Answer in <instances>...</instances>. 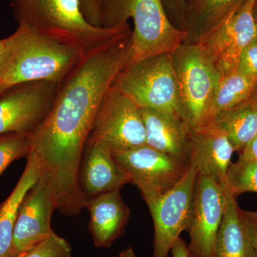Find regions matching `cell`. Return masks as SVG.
<instances>
[{"instance_id": "cell-5", "label": "cell", "mask_w": 257, "mask_h": 257, "mask_svg": "<svg viewBox=\"0 0 257 257\" xmlns=\"http://www.w3.org/2000/svg\"><path fill=\"white\" fill-rule=\"evenodd\" d=\"M114 86L140 108L165 111L183 119L172 53L128 64Z\"/></svg>"}, {"instance_id": "cell-3", "label": "cell", "mask_w": 257, "mask_h": 257, "mask_svg": "<svg viewBox=\"0 0 257 257\" xmlns=\"http://www.w3.org/2000/svg\"><path fill=\"white\" fill-rule=\"evenodd\" d=\"M130 18L134 23L130 64L173 53L189 37L187 30L172 23L162 0H103L101 28H113Z\"/></svg>"}, {"instance_id": "cell-18", "label": "cell", "mask_w": 257, "mask_h": 257, "mask_svg": "<svg viewBox=\"0 0 257 257\" xmlns=\"http://www.w3.org/2000/svg\"><path fill=\"white\" fill-rule=\"evenodd\" d=\"M40 177L37 160L29 154L23 175L8 199L0 204V257H16L13 248V234L19 207L23 198Z\"/></svg>"}, {"instance_id": "cell-1", "label": "cell", "mask_w": 257, "mask_h": 257, "mask_svg": "<svg viewBox=\"0 0 257 257\" xmlns=\"http://www.w3.org/2000/svg\"><path fill=\"white\" fill-rule=\"evenodd\" d=\"M132 32L85 54L60 83L50 114L30 137L29 154L64 215H77L86 207L79 182L81 161L99 104L131 63Z\"/></svg>"}, {"instance_id": "cell-16", "label": "cell", "mask_w": 257, "mask_h": 257, "mask_svg": "<svg viewBox=\"0 0 257 257\" xmlns=\"http://www.w3.org/2000/svg\"><path fill=\"white\" fill-rule=\"evenodd\" d=\"M234 152L229 139L210 125L192 128L191 162L198 174L226 187V175Z\"/></svg>"}, {"instance_id": "cell-36", "label": "cell", "mask_w": 257, "mask_h": 257, "mask_svg": "<svg viewBox=\"0 0 257 257\" xmlns=\"http://www.w3.org/2000/svg\"><path fill=\"white\" fill-rule=\"evenodd\" d=\"M189 257H195V256H193V255L191 254V253H189Z\"/></svg>"}, {"instance_id": "cell-2", "label": "cell", "mask_w": 257, "mask_h": 257, "mask_svg": "<svg viewBox=\"0 0 257 257\" xmlns=\"http://www.w3.org/2000/svg\"><path fill=\"white\" fill-rule=\"evenodd\" d=\"M8 40L0 68V92L23 83H60L87 53L78 45L23 25Z\"/></svg>"}, {"instance_id": "cell-14", "label": "cell", "mask_w": 257, "mask_h": 257, "mask_svg": "<svg viewBox=\"0 0 257 257\" xmlns=\"http://www.w3.org/2000/svg\"><path fill=\"white\" fill-rule=\"evenodd\" d=\"M79 182L88 199L120 190L131 180L114 160L110 147L101 142L87 140L81 161Z\"/></svg>"}, {"instance_id": "cell-15", "label": "cell", "mask_w": 257, "mask_h": 257, "mask_svg": "<svg viewBox=\"0 0 257 257\" xmlns=\"http://www.w3.org/2000/svg\"><path fill=\"white\" fill-rule=\"evenodd\" d=\"M146 132V144L157 151L189 165L192 128L185 120L165 111L140 108Z\"/></svg>"}, {"instance_id": "cell-12", "label": "cell", "mask_w": 257, "mask_h": 257, "mask_svg": "<svg viewBox=\"0 0 257 257\" xmlns=\"http://www.w3.org/2000/svg\"><path fill=\"white\" fill-rule=\"evenodd\" d=\"M226 206V187L198 174L188 229L189 252L195 257H213Z\"/></svg>"}, {"instance_id": "cell-29", "label": "cell", "mask_w": 257, "mask_h": 257, "mask_svg": "<svg viewBox=\"0 0 257 257\" xmlns=\"http://www.w3.org/2000/svg\"><path fill=\"white\" fill-rule=\"evenodd\" d=\"M171 251L172 257H189L188 246L186 244V241L181 237L176 241Z\"/></svg>"}, {"instance_id": "cell-23", "label": "cell", "mask_w": 257, "mask_h": 257, "mask_svg": "<svg viewBox=\"0 0 257 257\" xmlns=\"http://www.w3.org/2000/svg\"><path fill=\"white\" fill-rule=\"evenodd\" d=\"M226 185L236 197L245 192L257 193V161L239 157L236 162H231Z\"/></svg>"}, {"instance_id": "cell-21", "label": "cell", "mask_w": 257, "mask_h": 257, "mask_svg": "<svg viewBox=\"0 0 257 257\" xmlns=\"http://www.w3.org/2000/svg\"><path fill=\"white\" fill-rule=\"evenodd\" d=\"M256 85L257 77L246 75L237 69L221 74L203 126L209 124L221 111L248 100Z\"/></svg>"}, {"instance_id": "cell-7", "label": "cell", "mask_w": 257, "mask_h": 257, "mask_svg": "<svg viewBox=\"0 0 257 257\" xmlns=\"http://www.w3.org/2000/svg\"><path fill=\"white\" fill-rule=\"evenodd\" d=\"M114 160L141 192L148 208L178 183L189 165L144 145L112 152Z\"/></svg>"}, {"instance_id": "cell-28", "label": "cell", "mask_w": 257, "mask_h": 257, "mask_svg": "<svg viewBox=\"0 0 257 257\" xmlns=\"http://www.w3.org/2000/svg\"><path fill=\"white\" fill-rule=\"evenodd\" d=\"M239 216L252 246L253 255L257 257V211H245L239 208Z\"/></svg>"}, {"instance_id": "cell-33", "label": "cell", "mask_w": 257, "mask_h": 257, "mask_svg": "<svg viewBox=\"0 0 257 257\" xmlns=\"http://www.w3.org/2000/svg\"><path fill=\"white\" fill-rule=\"evenodd\" d=\"M119 257H137L132 247H128L120 253Z\"/></svg>"}, {"instance_id": "cell-25", "label": "cell", "mask_w": 257, "mask_h": 257, "mask_svg": "<svg viewBox=\"0 0 257 257\" xmlns=\"http://www.w3.org/2000/svg\"><path fill=\"white\" fill-rule=\"evenodd\" d=\"M23 257H72V248L67 240L53 231L49 237L39 243Z\"/></svg>"}, {"instance_id": "cell-32", "label": "cell", "mask_w": 257, "mask_h": 257, "mask_svg": "<svg viewBox=\"0 0 257 257\" xmlns=\"http://www.w3.org/2000/svg\"><path fill=\"white\" fill-rule=\"evenodd\" d=\"M8 45V37L0 40V68H1L2 64H3V60H4L5 56L6 55Z\"/></svg>"}, {"instance_id": "cell-22", "label": "cell", "mask_w": 257, "mask_h": 257, "mask_svg": "<svg viewBox=\"0 0 257 257\" xmlns=\"http://www.w3.org/2000/svg\"><path fill=\"white\" fill-rule=\"evenodd\" d=\"M244 0H191L186 5L184 24L197 37L229 18Z\"/></svg>"}, {"instance_id": "cell-11", "label": "cell", "mask_w": 257, "mask_h": 257, "mask_svg": "<svg viewBox=\"0 0 257 257\" xmlns=\"http://www.w3.org/2000/svg\"><path fill=\"white\" fill-rule=\"evenodd\" d=\"M257 0H244L236 11L220 25L198 37L221 74L237 69L243 50L257 37L253 9Z\"/></svg>"}, {"instance_id": "cell-19", "label": "cell", "mask_w": 257, "mask_h": 257, "mask_svg": "<svg viewBox=\"0 0 257 257\" xmlns=\"http://www.w3.org/2000/svg\"><path fill=\"white\" fill-rule=\"evenodd\" d=\"M236 197L226 187V206L213 257H254Z\"/></svg>"}, {"instance_id": "cell-34", "label": "cell", "mask_w": 257, "mask_h": 257, "mask_svg": "<svg viewBox=\"0 0 257 257\" xmlns=\"http://www.w3.org/2000/svg\"><path fill=\"white\" fill-rule=\"evenodd\" d=\"M250 99H251V101L255 104V106L257 107V85L256 87H255L254 91H253L252 95L250 97Z\"/></svg>"}, {"instance_id": "cell-24", "label": "cell", "mask_w": 257, "mask_h": 257, "mask_svg": "<svg viewBox=\"0 0 257 257\" xmlns=\"http://www.w3.org/2000/svg\"><path fill=\"white\" fill-rule=\"evenodd\" d=\"M30 137L20 134L0 135V175L15 160L28 156Z\"/></svg>"}, {"instance_id": "cell-30", "label": "cell", "mask_w": 257, "mask_h": 257, "mask_svg": "<svg viewBox=\"0 0 257 257\" xmlns=\"http://www.w3.org/2000/svg\"><path fill=\"white\" fill-rule=\"evenodd\" d=\"M239 157L245 160L257 161V135L256 138L248 144L242 152L239 154Z\"/></svg>"}, {"instance_id": "cell-13", "label": "cell", "mask_w": 257, "mask_h": 257, "mask_svg": "<svg viewBox=\"0 0 257 257\" xmlns=\"http://www.w3.org/2000/svg\"><path fill=\"white\" fill-rule=\"evenodd\" d=\"M57 209L55 196L41 178L30 188L19 207L13 234L16 257H23L53 231L51 220Z\"/></svg>"}, {"instance_id": "cell-9", "label": "cell", "mask_w": 257, "mask_h": 257, "mask_svg": "<svg viewBox=\"0 0 257 257\" xmlns=\"http://www.w3.org/2000/svg\"><path fill=\"white\" fill-rule=\"evenodd\" d=\"M88 140L106 144L112 152L146 145L140 108L113 85L99 104Z\"/></svg>"}, {"instance_id": "cell-10", "label": "cell", "mask_w": 257, "mask_h": 257, "mask_svg": "<svg viewBox=\"0 0 257 257\" xmlns=\"http://www.w3.org/2000/svg\"><path fill=\"white\" fill-rule=\"evenodd\" d=\"M198 176L190 162L183 177L175 187L149 208L155 229L152 257H167L181 233L188 229Z\"/></svg>"}, {"instance_id": "cell-35", "label": "cell", "mask_w": 257, "mask_h": 257, "mask_svg": "<svg viewBox=\"0 0 257 257\" xmlns=\"http://www.w3.org/2000/svg\"><path fill=\"white\" fill-rule=\"evenodd\" d=\"M253 16H254L255 20L257 23V2L255 5L254 9H253Z\"/></svg>"}, {"instance_id": "cell-4", "label": "cell", "mask_w": 257, "mask_h": 257, "mask_svg": "<svg viewBox=\"0 0 257 257\" xmlns=\"http://www.w3.org/2000/svg\"><path fill=\"white\" fill-rule=\"evenodd\" d=\"M10 5L19 25L72 42L86 52L131 30L128 23L93 26L83 16L79 0H11Z\"/></svg>"}, {"instance_id": "cell-20", "label": "cell", "mask_w": 257, "mask_h": 257, "mask_svg": "<svg viewBox=\"0 0 257 257\" xmlns=\"http://www.w3.org/2000/svg\"><path fill=\"white\" fill-rule=\"evenodd\" d=\"M222 132L241 154L257 135V107L251 99L221 111L209 124ZM206 126V125H205Z\"/></svg>"}, {"instance_id": "cell-31", "label": "cell", "mask_w": 257, "mask_h": 257, "mask_svg": "<svg viewBox=\"0 0 257 257\" xmlns=\"http://www.w3.org/2000/svg\"><path fill=\"white\" fill-rule=\"evenodd\" d=\"M162 2L163 5H165V3H167L172 9L175 10L177 15L181 16V18L184 20L187 0H162Z\"/></svg>"}, {"instance_id": "cell-17", "label": "cell", "mask_w": 257, "mask_h": 257, "mask_svg": "<svg viewBox=\"0 0 257 257\" xmlns=\"http://www.w3.org/2000/svg\"><path fill=\"white\" fill-rule=\"evenodd\" d=\"M86 208L90 214L89 229L94 246L110 247L122 234L131 214L120 190L89 198Z\"/></svg>"}, {"instance_id": "cell-8", "label": "cell", "mask_w": 257, "mask_h": 257, "mask_svg": "<svg viewBox=\"0 0 257 257\" xmlns=\"http://www.w3.org/2000/svg\"><path fill=\"white\" fill-rule=\"evenodd\" d=\"M60 83L38 81L0 92V135L30 137L50 114Z\"/></svg>"}, {"instance_id": "cell-27", "label": "cell", "mask_w": 257, "mask_h": 257, "mask_svg": "<svg viewBox=\"0 0 257 257\" xmlns=\"http://www.w3.org/2000/svg\"><path fill=\"white\" fill-rule=\"evenodd\" d=\"M81 12L87 23L101 28L100 15L103 0H79Z\"/></svg>"}, {"instance_id": "cell-6", "label": "cell", "mask_w": 257, "mask_h": 257, "mask_svg": "<svg viewBox=\"0 0 257 257\" xmlns=\"http://www.w3.org/2000/svg\"><path fill=\"white\" fill-rule=\"evenodd\" d=\"M183 119L191 128L203 126L221 73L200 45L182 44L172 53Z\"/></svg>"}, {"instance_id": "cell-26", "label": "cell", "mask_w": 257, "mask_h": 257, "mask_svg": "<svg viewBox=\"0 0 257 257\" xmlns=\"http://www.w3.org/2000/svg\"><path fill=\"white\" fill-rule=\"evenodd\" d=\"M237 70L246 75L257 77V37L241 52Z\"/></svg>"}]
</instances>
